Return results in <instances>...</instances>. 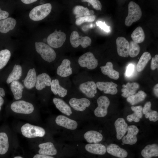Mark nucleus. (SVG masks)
<instances>
[{
    "mask_svg": "<svg viewBox=\"0 0 158 158\" xmlns=\"http://www.w3.org/2000/svg\"><path fill=\"white\" fill-rule=\"evenodd\" d=\"M4 100L2 97L0 95V106H1L4 103Z\"/></svg>",
    "mask_w": 158,
    "mask_h": 158,
    "instance_id": "5fc2aeb1",
    "label": "nucleus"
},
{
    "mask_svg": "<svg viewBox=\"0 0 158 158\" xmlns=\"http://www.w3.org/2000/svg\"><path fill=\"white\" fill-rule=\"evenodd\" d=\"M1 109V106H0V111Z\"/></svg>",
    "mask_w": 158,
    "mask_h": 158,
    "instance_id": "bf43d9fd",
    "label": "nucleus"
},
{
    "mask_svg": "<svg viewBox=\"0 0 158 158\" xmlns=\"http://www.w3.org/2000/svg\"><path fill=\"white\" fill-rule=\"evenodd\" d=\"M40 149L38 153L40 154L53 156L56 154L57 151L54 144L51 142L40 144L38 145Z\"/></svg>",
    "mask_w": 158,
    "mask_h": 158,
    "instance_id": "aec40b11",
    "label": "nucleus"
},
{
    "mask_svg": "<svg viewBox=\"0 0 158 158\" xmlns=\"http://www.w3.org/2000/svg\"><path fill=\"white\" fill-rule=\"evenodd\" d=\"M73 12L76 18L91 16L90 10L87 8L80 5L76 6L74 8Z\"/></svg>",
    "mask_w": 158,
    "mask_h": 158,
    "instance_id": "c9c22d12",
    "label": "nucleus"
},
{
    "mask_svg": "<svg viewBox=\"0 0 158 158\" xmlns=\"http://www.w3.org/2000/svg\"><path fill=\"white\" fill-rule=\"evenodd\" d=\"M16 23V20L12 17L0 20V32L5 34L12 30L15 28Z\"/></svg>",
    "mask_w": 158,
    "mask_h": 158,
    "instance_id": "412c9836",
    "label": "nucleus"
},
{
    "mask_svg": "<svg viewBox=\"0 0 158 158\" xmlns=\"http://www.w3.org/2000/svg\"><path fill=\"white\" fill-rule=\"evenodd\" d=\"M84 138L90 143H96L101 141L103 139L102 135L95 130H91L85 132L84 135Z\"/></svg>",
    "mask_w": 158,
    "mask_h": 158,
    "instance_id": "bb28decb",
    "label": "nucleus"
},
{
    "mask_svg": "<svg viewBox=\"0 0 158 158\" xmlns=\"http://www.w3.org/2000/svg\"><path fill=\"white\" fill-rule=\"evenodd\" d=\"M153 91L155 95L158 97V84H156L154 86L153 88Z\"/></svg>",
    "mask_w": 158,
    "mask_h": 158,
    "instance_id": "3c124183",
    "label": "nucleus"
},
{
    "mask_svg": "<svg viewBox=\"0 0 158 158\" xmlns=\"http://www.w3.org/2000/svg\"><path fill=\"white\" fill-rule=\"evenodd\" d=\"M134 66L132 64H130L127 66L126 72V75L128 77H130L133 74L134 71Z\"/></svg>",
    "mask_w": 158,
    "mask_h": 158,
    "instance_id": "49530a36",
    "label": "nucleus"
},
{
    "mask_svg": "<svg viewBox=\"0 0 158 158\" xmlns=\"http://www.w3.org/2000/svg\"><path fill=\"white\" fill-rule=\"evenodd\" d=\"M97 88L100 91H103L106 94L115 95L118 92L117 85L112 82H99L96 83Z\"/></svg>",
    "mask_w": 158,
    "mask_h": 158,
    "instance_id": "2eb2a0df",
    "label": "nucleus"
},
{
    "mask_svg": "<svg viewBox=\"0 0 158 158\" xmlns=\"http://www.w3.org/2000/svg\"><path fill=\"white\" fill-rule=\"evenodd\" d=\"M100 68L102 73L110 78L115 80L119 78V73L113 69V65L111 62H107L105 66H101Z\"/></svg>",
    "mask_w": 158,
    "mask_h": 158,
    "instance_id": "393cba45",
    "label": "nucleus"
},
{
    "mask_svg": "<svg viewBox=\"0 0 158 158\" xmlns=\"http://www.w3.org/2000/svg\"><path fill=\"white\" fill-rule=\"evenodd\" d=\"M21 1L26 4H29L37 1L36 0H22Z\"/></svg>",
    "mask_w": 158,
    "mask_h": 158,
    "instance_id": "603ef678",
    "label": "nucleus"
},
{
    "mask_svg": "<svg viewBox=\"0 0 158 158\" xmlns=\"http://www.w3.org/2000/svg\"><path fill=\"white\" fill-rule=\"evenodd\" d=\"M71 64V61L69 59H65L63 60L61 65L57 68V74L62 78H66L71 75L73 71Z\"/></svg>",
    "mask_w": 158,
    "mask_h": 158,
    "instance_id": "dca6fc26",
    "label": "nucleus"
},
{
    "mask_svg": "<svg viewBox=\"0 0 158 158\" xmlns=\"http://www.w3.org/2000/svg\"><path fill=\"white\" fill-rule=\"evenodd\" d=\"M97 25L102 30L107 32L110 31V27L107 25L105 22H102V21H97L96 22Z\"/></svg>",
    "mask_w": 158,
    "mask_h": 158,
    "instance_id": "37998d69",
    "label": "nucleus"
},
{
    "mask_svg": "<svg viewBox=\"0 0 158 158\" xmlns=\"http://www.w3.org/2000/svg\"><path fill=\"white\" fill-rule=\"evenodd\" d=\"M145 117L146 118H149L150 121L155 122L158 120V113L155 111L151 110L145 114Z\"/></svg>",
    "mask_w": 158,
    "mask_h": 158,
    "instance_id": "ea45409f",
    "label": "nucleus"
},
{
    "mask_svg": "<svg viewBox=\"0 0 158 158\" xmlns=\"http://www.w3.org/2000/svg\"><path fill=\"white\" fill-rule=\"evenodd\" d=\"M70 41L72 46L74 48L78 47L80 45L83 48H86L92 42L91 38L88 36H80L76 31H73L70 35Z\"/></svg>",
    "mask_w": 158,
    "mask_h": 158,
    "instance_id": "6e6552de",
    "label": "nucleus"
},
{
    "mask_svg": "<svg viewBox=\"0 0 158 158\" xmlns=\"http://www.w3.org/2000/svg\"><path fill=\"white\" fill-rule=\"evenodd\" d=\"M11 89L16 100L20 99L22 96V93L24 86L19 82L15 81L11 83Z\"/></svg>",
    "mask_w": 158,
    "mask_h": 158,
    "instance_id": "c756f323",
    "label": "nucleus"
},
{
    "mask_svg": "<svg viewBox=\"0 0 158 158\" xmlns=\"http://www.w3.org/2000/svg\"><path fill=\"white\" fill-rule=\"evenodd\" d=\"M20 130L23 135L28 138L43 137L46 133L45 130L42 127L29 123L22 126Z\"/></svg>",
    "mask_w": 158,
    "mask_h": 158,
    "instance_id": "20e7f679",
    "label": "nucleus"
},
{
    "mask_svg": "<svg viewBox=\"0 0 158 158\" xmlns=\"http://www.w3.org/2000/svg\"><path fill=\"white\" fill-rule=\"evenodd\" d=\"M51 89L54 95H58L61 97H65L68 93L67 90L60 85L57 79H53L51 81Z\"/></svg>",
    "mask_w": 158,
    "mask_h": 158,
    "instance_id": "cd10ccee",
    "label": "nucleus"
},
{
    "mask_svg": "<svg viewBox=\"0 0 158 158\" xmlns=\"http://www.w3.org/2000/svg\"><path fill=\"white\" fill-rule=\"evenodd\" d=\"M151 103L150 102H147L145 103L142 108V111L143 114H145L151 110Z\"/></svg>",
    "mask_w": 158,
    "mask_h": 158,
    "instance_id": "de8ad7c7",
    "label": "nucleus"
},
{
    "mask_svg": "<svg viewBox=\"0 0 158 158\" xmlns=\"http://www.w3.org/2000/svg\"><path fill=\"white\" fill-rule=\"evenodd\" d=\"M0 95L2 97H4L5 95V92L4 89L1 87H0Z\"/></svg>",
    "mask_w": 158,
    "mask_h": 158,
    "instance_id": "864d4df0",
    "label": "nucleus"
},
{
    "mask_svg": "<svg viewBox=\"0 0 158 158\" xmlns=\"http://www.w3.org/2000/svg\"><path fill=\"white\" fill-rule=\"evenodd\" d=\"M22 71L21 66L19 65L15 64L7 78L6 81L7 83L9 84L19 79L22 76Z\"/></svg>",
    "mask_w": 158,
    "mask_h": 158,
    "instance_id": "7c9ffc66",
    "label": "nucleus"
},
{
    "mask_svg": "<svg viewBox=\"0 0 158 158\" xmlns=\"http://www.w3.org/2000/svg\"><path fill=\"white\" fill-rule=\"evenodd\" d=\"M106 150L109 154L120 158H125L128 155L126 150L115 144H110L107 147Z\"/></svg>",
    "mask_w": 158,
    "mask_h": 158,
    "instance_id": "6ab92c4d",
    "label": "nucleus"
},
{
    "mask_svg": "<svg viewBox=\"0 0 158 158\" xmlns=\"http://www.w3.org/2000/svg\"><path fill=\"white\" fill-rule=\"evenodd\" d=\"M140 47L138 44L131 41L129 43V55L132 58L137 56L140 53Z\"/></svg>",
    "mask_w": 158,
    "mask_h": 158,
    "instance_id": "4c0bfd02",
    "label": "nucleus"
},
{
    "mask_svg": "<svg viewBox=\"0 0 158 158\" xmlns=\"http://www.w3.org/2000/svg\"><path fill=\"white\" fill-rule=\"evenodd\" d=\"M53 101L56 108L62 113L68 116H70L72 114L71 107L62 99L54 98Z\"/></svg>",
    "mask_w": 158,
    "mask_h": 158,
    "instance_id": "4be33fe9",
    "label": "nucleus"
},
{
    "mask_svg": "<svg viewBox=\"0 0 158 158\" xmlns=\"http://www.w3.org/2000/svg\"><path fill=\"white\" fill-rule=\"evenodd\" d=\"M126 118L127 121L129 122L134 121L135 122H138L140 121V118L134 112L132 114L128 115Z\"/></svg>",
    "mask_w": 158,
    "mask_h": 158,
    "instance_id": "a18cd8bd",
    "label": "nucleus"
},
{
    "mask_svg": "<svg viewBox=\"0 0 158 158\" xmlns=\"http://www.w3.org/2000/svg\"><path fill=\"white\" fill-rule=\"evenodd\" d=\"M147 96L146 93L142 90L139 91L135 94L127 98L126 100L132 105H134L143 101Z\"/></svg>",
    "mask_w": 158,
    "mask_h": 158,
    "instance_id": "72a5a7b5",
    "label": "nucleus"
},
{
    "mask_svg": "<svg viewBox=\"0 0 158 158\" xmlns=\"http://www.w3.org/2000/svg\"><path fill=\"white\" fill-rule=\"evenodd\" d=\"M97 102L98 107L94 110L95 115L99 117L105 116L107 114V109L110 104L109 99L105 96H101L98 98Z\"/></svg>",
    "mask_w": 158,
    "mask_h": 158,
    "instance_id": "1a4fd4ad",
    "label": "nucleus"
},
{
    "mask_svg": "<svg viewBox=\"0 0 158 158\" xmlns=\"http://www.w3.org/2000/svg\"><path fill=\"white\" fill-rule=\"evenodd\" d=\"M14 112L24 114H29L33 112L34 107L31 103L24 100H18L12 103L11 105Z\"/></svg>",
    "mask_w": 158,
    "mask_h": 158,
    "instance_id": "0eeeda50",
    "label": "nucleus"
},
{
    "mask_svg": "<svg viewBox=\"0 0 158 158\" xmlns=\"http://www.w3.org/2000/svg\"><path fill=\"white\" fill-rule=\"evenodd\" d=\"M51 82L50 76L46 73H43L37 77L35 85L36 88L38 90H41L46 86H51Z\"/></svg>",
    "mask_w": 158,
    "mask_h": 158,
    "instance_id": "a211bd4d",
    "label": "nucleus"
},
{
    "mask_svg": "<svg viewBox=\"0 0 158 158\" xmlns=\"http://www.w3.org/2000/svg\"><path fill=\"white\" fill-rule=\"evenodd\" d=\"M66 39L65 33L61 30L57 31L56 29L52 33L50 34L47 39L48 44L54 48H58L61 47L65 42Z\"/></svg>",
    "mask_w": 158,
    "mask_h": 158,
    "instance_id": "39448f33",
    "label": "nucleus"
},
{
    "mask_svg": "<svg viewBox=\"0 0 158 158\" xmlns=\"http://www.w3.org/2000/svg\"><path fill=\"white\" fill-rule=\"evenodd\" d=\"M122 144L123 145L124 144L122 142Z\"/></svg>",
    "mask_w": 158,
    "mask_h": 158,
    "instance_id": "13d9d810",
    "label": "nucleus"
},
{
    "mask_svg": "<svg viewBox=\"0 0 158 158\" xmlns=\"http://www.w3.org/2000/svg\"><path fill=\"white\" fill-rule=\"evenodd\" d=\"M8 139L7 134L4 132L0 133V154H4L9 148Z\"/></svg>",
    "mask_w": 158,
    "mask_h": 158,
    "instance_id": "f704fd0d",
    "label": "nucleus"
},
{
    "mask_svg": "<svg viewBox=\"0 0 158 158\" xmlns=\"http://www.w3.org/2000/svg\"><path fill=\"white\" fill-rule=\"evenodd\" d=\"M158 55L156 54L154 57H153L152 58L151 64V68L152 70H154L157 68H158Z\"/></svg>",
    "mask_w": 158,
    "mask_h": 158,
    "instance_id": "c03bdc74",
    "label": "nucleus"
},
{
    "mask_svg": "<svg viewBox=\"0 0 158 158\" xmlns=\"http://www.w3.org/2000/svg\"><path fill=\"white\" fill-rule=\"evenodd\" d=\"M150 53L145 52L140 57L137 65L136 69L138 71L141 72L144 69L148 61L151 59Z\"/></svg>",
    "mask_w": 158,
    "mask_h": 158,
    "instance_id": "473e14b6",
    "label": "nucleus"
},
{
    "mask_svg": "<svg viewBox=\"0 0 158 158\" xmlns=\"http://www.w3.org/2000/svg\"><path fill=\"white\" fill-rule=\"evenodd\" d=\"M13 158H23L22 157L20 156H17L14 157Z\"/></svg>",
    "mask_w": 158,
    "mask_h": 158,
    "instance_id": "4d7b16f0",
    "label": "nucleus"
},
{
    "mask_svg": "<svg viewBox=\"0 0 158 158\" xmlns=\"http://www.w3.org/2000/svg\"><path fill=\"white\" fill-rule=\"evenodd\" d=\"M8 13L6 11L1 10L0 7V20L8 18Z\"/></svg>",
    "mask_w": 158,
    "mask_h": 158,
    "instance_id": "09e8293b",
    "label": "nucleus"
},
{
    "mask_svg": "<svg viewBox=\"0 0 158 158\" xmlns=\"http://www.w3.org/2000/svg\"><path fill=\"white\" fill-rule=\"evenodd\" d=\"M96 83L92 81H88L80 84L79 86L80 91L88 98H92L97 92Z\"/></svg>",
    "mask_w": 158,
    "mask_h": 158,
    "instance_id": "9d476101",
    "label": "nucleus"
},
{
    "mask_svg": "<svg viewBox=\"0 0 158 158\" xmlns=\"http://www.w3.org/2000/svg\"><path fill=\"white\" fill-rule=\"evenodd\" d=\"M142 16V12L139 5L133 1L128 4V14L125 21V25L127 26H131L133 22L139 20Z\"/></svg>",
    "mask_w": 158,
    "mask_h": 158,
    "instance_id": "7ed1b4c3",
    "label": "nucleus"
},
{
    "mask_svg": "<svg viewBox=\"0 0 158 158\" xmlns=\"http://www.w3.org/2000/svg\"><path fill=\"white\" fill-rule=\"evenodd\" d=\"M55 122L58 125L71 130L76 129L78 125L76 121L63 115L57 116Z\"/></svg>",
    "mask_w": 158,
    "mask_h": 158,
    "instance_id": "4468645a",
    "label": "nucleus"
},
{
    "mask_svg": "<svg viewBox=\"0 0 158 158\" xmlns=\"http://www.w3.org/2000/svg\"><path fill=\"white\" fill-rule=\"evenodd\" d=\"M37 77L35 68L28 71L27 75L24 80L25 86L28 89H31L35 85Z\"/></svg>",
    "mask_w": 158,
    "mask_h": 158,
    "instance_id": "a878e982",
    "label": "nucleus"
},
{
    "mask_svg": "<svg viewBox=\"0 0 158 158\" xmlns=\"http://www.w3.org/2000/svg\"><path fill=\"white\" fill-rule=\"evenodd\" d=\"M33 158H54L51 156L37 154L34 156Z\"/></svg>",
    "mask_w": 158,
    "mask_h": 158,
    "instance_id": "8fccbe9b",
    "label": "nucleus"
},
{
    "mask_svg": "<svg viewBox=\"0 0 158 158\" xmlns=\"http://www.w3.org/2000/svg\"><path fill=\"white\" fill-rule=\"evenodd\" d=\"M139 87V84L136 82H128L126 85H123V88L121 90L123 92L121 94L122 96L125 98H127L134 95Z\"/></svg>",
    "mask_w": 158,
    "mask_h": 158,
    "instance_id": "5701e85b",
    "label": "nucleus"
},
{
    "mask_svg": "<svg viewBox=\"0 0 158 158\" xmlns=\"http://www.w3.org/2000/svg\"><path fill=\"white\" fill-rule=\"evenodd\" d=\"M35 44L36 51L44 60L49 62L54 60L56 54L50 46L41 42H36Z\"/></svg>",
    "mask_w": 158,
    "mask_h": 158,
    "instance_id": "f03ea898",
    "label": "nucleus"
},
{
    "mask_svg": "<svg viewBox=\"0 0 158 158\" xmlns=\"http://www.w3.org/2000/svg\"><path fill=\"white\" fill-rule=\"evenodd\" d=\"M69 103L74 110L80 111L85 110L91 104L90 101L86 98H72L70 99Z\"/></svg>",
    "mask_w": 158,
    "mask_h": 158,
    "instance_id": "9b49d317",
    "label": "nucleus"
},
{
    "mask_svg": "<svg viewBox=\"0 0 158 158\" xmlns=\"http://www.w3.org/2000/svg\"><path fill=\"white\" fill-rule=\"evenodd\" d=\"M145 34L141 27L136 28L131 35V37L133 41L137 43L142 42L145 39Z\"/></svg>",
    "mask_w": 158,
    "mask_h": 158,
    "instance_id": "2f4dec72",
    "label": "nucleus"
},
{
    "mask_svg": "<svg viewBox=\"0 0 158 158\" xmlns=\"http://www.w3.org/2000/svg\"><path fill=\"white\" fill-rule=\"evenodd\" d=\"M52 9L49 3L43 4L33 8L30 12L29 16L31 19L37 21L46 18L50 13Z\"/></svg>",
    "mask_w": 158,
    "mask_h": 158,
    "instance_id": "f257e3e1",
    "label": "nucleus"
},
{
    "mask_svg": "<svg viewBox=\"0 0 158 158\" xmlns=\"http://www.w3.org/2000/svg\"><path fill=\"white\" fill-rule=\"evenodd\" d=\"M131 108L132 110L137 114L139 118H141L142 117V108L141 106H132Z\"/></svg>",
    "mask_w": 158,
    "mask_h": 158,
    "instance_id": "79ce46f5",
    "label": "nucleus"
},
{
    "mask_svg": "<svg viewBox=\"0 0 158 158\" xmlns=\"http://www.w3.org/2000/svg\"><path fill=\"white\" fill-rule=\"evenodd\" d=\"M78 63L81 67L93 70L98 66V61L92 52H86L79 58Z\"/></svg>",
    "mask_w": 158,
    "mask_h": 158,
    "instance_id": "423d86ee",
    "label": "nucleus"
},
{
    "mask_svg": "<svg viewBox=\"0 0 158 158\" xmlns=\"http://www.w3.org/2000/svg\"><path fill=\"white\" fill-rule=\"evenodd\" d=\"M11 56V52L7 49L0 51V70L7 64Z\"/></svg>",
    "mask_w": 158,
    "mask_h": 158,
    "instance_id": "e433bc0d",
    "label": "nucleus"
},
{
    "mask_svg": "<svg viewBox=\"0 0 158 158\" xmlns=\"http://www.w3.org/2000/svg\"><path fill=\"white\" fill-rule=\"evenodd\" d=\"M86 150L88 152L97 154H104L107 150L105 146L100 143H89L85 146Z\"/></svg>",
    "mask_w": 158,
    "mask_h": 158,
    "instance_id": "b1692460",
    "label": "nucleus"
},
{
    "mask_svg": "<svg viewBox=\"0 0 158 158\" xmlns=\"http://www.w3.org/2000/svg\"><path fill=\"white\" fill-rule=\"evenodd\" d=\"M142 156L144 158H151L158 156V145L153 144L146 146L141 152Z\"/></svg>",
    "mask_w": 158,
    "mask_h": 158,
    "instance_id": "c85d7f7f",
    "label": "nucleus"
},
{
    "mask_svg": "<svg viewBox=\"0 0 158 158\" xmlns=\"http://www.w3.org/2000/svg\"><path fill=\"white\" fill-rule=\"evenodd\" d=\"M82 2H87L91 4L93 8L95 10H101L102 8V5L100 2L98 0H83Z\"/></svg>",
    "mask_w": 158,
    "mask_h": 158,
    "instance_id": "a19ab883",
    "label": "nucleus"
},
{
    "mask_svg": "<svg viewBox=\"0 0 158 158\" xmlns=\"http://www.w3.org/2000/svg\"><path fill=\"white\" fill-rule=\"evenodd\" d=\"M117 51L121 57H127L129 56V43L124 37H118L116 41Z\"/></svg>",
    "mask_w": 158,
    "mask_h": 158,
    "instance_id": "f8f14e48",
    "label": "nucleus"
},
{
    "mask_svg": "<svg viewBox=\"0 0 158 158\" xmlns=\"http://www.w3.org/2000/svg\"><path fill=\"white\" fill-rule=\"evenodd\" d=\"M126 135L124 136L122 139V142L124 144L132 145L135 144L137 140L136 135L139 132L137 127L135 125L128 126Z\"/></svg>",
    "mask_w": 158,
    "mask_h": 158,
    "instance_id": "ddd939ff",
    "label": "nucleus"
},
{
    "mask_svg": "<svg viewBox=\"0 0 158 158\" xmlns=\"http://www.w3.org/2000/svg\"><path fill=\"white\" fill-rule=\"evenodd\" d=\"M95 18V15L80 17L76 18L75 23L77 25H80L85 22H93Z\"/></svg>",
    "mask_w": 158,
    "mask_h": 158,
    "instance_id": "58836bf2",
    "label": "nucleus"
},
{
    "mask_svg": "<svg viewBox=\"0 0 158 158\" xmlns=\"http://www.w3.org/2000/svg\"><path fill=\"white\" fill-rule=\"evenodd\" d=\"M114 126L116 132V138L121 140L126 133L128 127L127 124L124 119L122 118L117 119L114 122Z\"/></svg>",
    "mask_w": 158,
    "mask_h": 158,
    "instance_id": "f3484780",
    "label": "nucleus"
},
{
    "mask_svg": "<svg viewBox=\"0 0 158 158\" xmlns=\"http://www.w3.org/2000/svg\"><path fill=\"white\" fill-rule=\"evenodd\" d=\"M95 13V12L94 11L92 10H90V13L91 16H92L94 15Z\"/></svg>",
    "mask_w": 158,
    "mask_h": 158,
    "instance_id": "6e6d98bb",
    "label": "nucleus"
}]
</instances>
